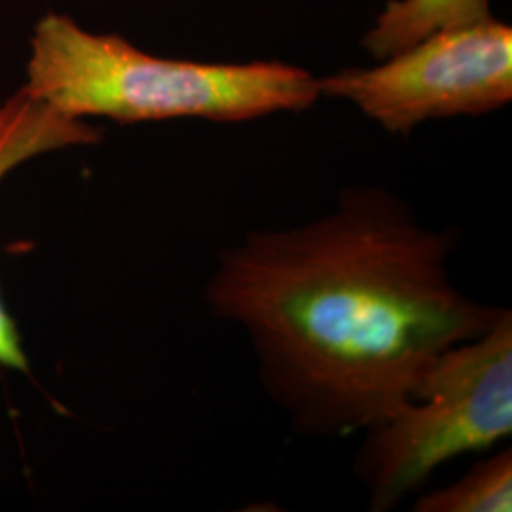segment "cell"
Instances as JSON below:
<instances>
[{"instance_id":"1","label":"cell","mask_w":512,"mask_h":512,"mask_svg":"<svg viewBox=\"0 0 512 512\" xmlns=\"http://www.w3.org/2000/svg\"><path fill=\"white\" fill-rule=\"evenodd\" d=\"M456 247L391 190L348 186L315 219L222 247L203 302L245 334L258 384L293 433L349 439L507 310L459 289Z\"/></svg>"},{"instance_id":"2","label":"cell","mask_w":512,"mask_h":512,"mask_svg":"<svg viewBox=\"0 0 512 512\" xmlns=\"http://www.w3.org/2000/svg\"><path fill=\"white\" fill-rule=\"evenodd\" d=\"M21 88L67 116L118 124L181 118L234 124L308 110L321 97L319 80L294 65L158 57L61 14L38 19Z\"/></svg>"},{"instance_id":"3","label":"cell","mask_w":512,"mask_h":512,"mask_svg":"<svg viewBox=\"0 0 512 512\" xmlns=\"http://www.w3.org/2000/svg\"><path fill=\"white\" fill-rule=\"evenodd\" d=\"M512 435V311L473 340L444 351L410 399L359 437L353 478L366 509L389 512L420 494L454 459Z\"/></svg>"},{"instance_id":"4","label":"cell","mask_w":512,"mask_h":512,"mask_svg":"<svg viewBox=\"0 0 512 512\" xmlns=\"http://www.w3.org/2000/svg\"><path fill=\"white\" fill-rule=\"evenodd\" d=\"M382 61L330 74L319 80V92L355 105L393 135L511 103L512 29L494 18L439 31Z\"/></svg>"},{"instance_id":"5","label":"cell","mask_w":512,"mask_h":512,"mask_svg":"<svg viewBox=\"0 0 512 512\" xmlns=\"http://www.w3.org/2000/svg\"><path fill=\"white\" fill-rule=\"evenodd\" d=\"M103 131L44 105L23 88L0 99V183L38 156L99 143ZM0 366L27 374L29 359L14 315L0 296Z\"/></svg>"},{"instance_id":"6","label":"cell","mask_w":512,"mask_h":512,"mask_svg":"<svg viewBox=\"0 0 512 512\" xmlns=\"http://www.w3.org/2000/svg\"><path fill=\"white\" fill-rule=\"evenodd\" d=\"M486 18H492L490 0H391L363 46L376 59H387L429 35Z\"/></svg>"},{"instance_id":"7","label":"cell","mask_w":512,"mask_h":512,"mask_svg":"<svg viewBox=\"0 0 512 512\" xmlns=\"http://www.w3.org/2000/svg\"><path fill=\"white\" fill-rule=\"evenodd\" d=\"M414 512H511L512 448L478 459L456 482L420 492Z\"/></svg>"}]
</instances>
